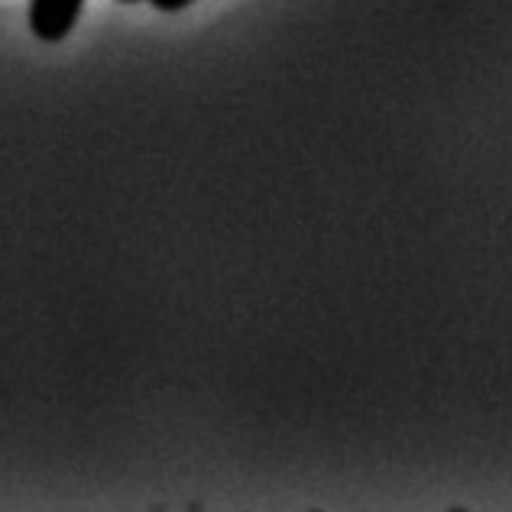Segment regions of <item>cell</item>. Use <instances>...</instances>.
I'll return each mask as SVG.
<instances>
[{
  "label": "cell",
  "mask_w": 512,
  "mask_h": 512,
  "mask_svg": "<svg viewBox=\"0 0 512 512\" xmlns=\"http://www.w3.org/2000/svg\"><path fill=\"white\" fill-rule=\"evenodd\" d=\"M85 0H30V26L43 43H59L82 17Z\"/></svg>",
  "instance_id": "obj_1"
},
{
  "label": "cell",
  "mask_w": 512,
  "mask_h": 512,
  "mask_svg": "<svg viewBox=\"0 0 512 512\" xmlns=\"http://www.w3.org/2000/svg\"><path fill=\"white\" fill-rule=\"evenodd\" d=\"M188 4H195V0H153V7L163 10V13H175V10H182Z\"/></svg>",
  "instance_id": "obj_2"
},
{
  "label": "cell",
  "mask_w": 512,
  "mask_h": 512,
  "mask_svg": "<svg viewBox=\"0 0 512 512\" xmlns=\"http://www.w3.org/2000/svg\"><path fill=\"white\" fill-rule=\"evenodd\" d=\"M120 4H137V0H120Z\"/></svg>",
  "instance_id": "obj_3"
}]
</instances>
